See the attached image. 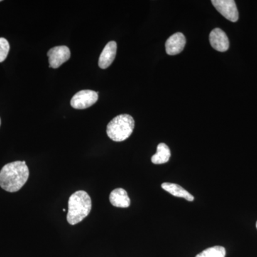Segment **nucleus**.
<instances>
[{
  "label": "nucleus",
  "instance_id": "dca6fc26",
  "mask_svg": "<svg viewBox=\"0 0 257 257\" xmlns=\"http://www.w3.org/2000/svg\"><path fill=\"white\" fill-rule=\"evenodd\" d=\"M0 126H1V119H0Z\"/></svg>",
  "mask_w": 257,
  "mask_h": 257
},
{
  "label": "nucleus",
  "instance_id": "f03ea898",
  "mask_svg": "<svg viewBox=\"0 0 257 257\" xmlns=\"http://www.w3.org/2000/svg\"><path fill=\"white\" fill-rule=\"evenodd\" d=\"M92 209V200L84 191H77L69 197L67 219L69 224L75 225L85 219Z\"/></svg>",
  "mask_w": 257,
  "mask_h": 257
},
{
  "label": "nucleus",
  "instance_id": "7ed1b4c3",
  "mask_svg": "<svg viewBox=\"0 0 257 257\" xmlns=\"http://www.w3.org/2000/svg\"><path fill=\"white\" fill-rule=\"evenodd\" d=\"M135 128V120L128 114H120L111 120L106 126V134L114 142H123L131 136Z\"/></svg>",
  "mask_w": 257,
  "mask_h": 257
},
{
  "label": "nucleus",
  "instance_id": "6e6552de",
  "mask_svg": "<svg viewBox=\"0 0 257 257\" xmlns=\"http://www.w3.org/2000/svg\"><path fill=\"white\" fill-rule=\"evenodd\" d=\"M185 45V37L181 32H177L172 35L166 42V52L169 55H178L183 51Z\"/></svg>",
  "mask_w": 257,
  "mask_h": 257
},
{
  "label": "nucleus",
  "instance_id": "f8f14e48",
  "mask_svg": "<svg viewBox=\"0 0 257 257\" xmlns=\"http://www.w3.org/2000/svg\"><path fill=\"white\" fill-rule=\"evenodd\" d=\"M171 157L170 148L165 143H160L157 146V153L152 157V162L155 165H162L169 162Z\"/></svg>",
  "mask_w": 257,
  "mask_h": 257
},
{
  "label": "nucleus",
  "instance_id": "2eb2a0df",
  "mask_svg": "<svg viewBox=\"0 0 257 257\" xmlns=\"http://www.w3.org/2000/svg\"><path fill=\"white\" fill-rule=\"evenodd\" d=\"M63 211H64V212H65V211H66V209H63Z\"/></svg>",
  "mask_w": 257,
  "mask_h": 257
},
{
  "label": "nucleus",
  "instance_id": "ddd939ff",
  "mask_svg": "<svg viewBox=\"0 0 257 257\" xmlns=\"http://www.w3.org/2000/svg\"><path fill=\"white\" fill-rule=\"evenodd\" d=\"M226 249L221 246H215L204 250L196 257H225Z\"/></svg>",
  "mask_w": 257,
  "mask_h": 257
},
{
  "label": "nucleus",
  "instance_id": "423d86ee",
  "mask_svg": "<svg viewBox=\"0 0 257 257\" xmlns=\"http://www.w3.org/2000/svg\"><path fill=\"white\" fill-rule=\"evenodd\" d=\"M47 56L49 57L50 67L57 69L69 60L71 52L67 46H57L50 49L47 52Z\"/></svg>",
  "mask_w": 257,
  "mask_h": 257
},
{
  "label": "nucleus",
  "instance_id": "a211bd4d",
  "mask_svg": "<svg viewBox=\"0 0 257 257\" xmlns=\"http://www.w3.org/2000/svg\"><path fill=\"white\" fill-rule=\"evenodd\" d=\"M0 2H1V0H0Z\"/></svg>",
  "mask_w": 257,
  "mask_h": 257
},
{
  "label": "nucleus",
  "instance_id": "4468645a",
  "mask_svg": "<svg viewBox=\"0 0 257 257\" xmlns=\"http://www.w3.org/2000/svg\"><path fill=\"white\" fill-rule=\"evenodd\" d=\"M10 44L6 39L0 37V62H4L10 52Z\"/></svg>",
  "mask_w": 257,
  "mask_h": 257
},
{
  "label": "nucleus",
  "instance_id": "0eeeda50",
  "mask_svg": "<svg viewBox=\"0 0 257 257\" xmlns=\"http://www.w3.org/2000/svg\"><path fill=\"white\" fill-rule=\"evenodd\" d=\"M209 42L211 46L218 52H226L229 47L227 35L219 28H215L210 32Z\"/></svg>",
  "mask_w": 257,
  "mask_h": 257
},
{
  "label": "nucleus",
  "instance_id": "9d476101",
  "mask_svg": "<svg viewBox=\"0 0 257 257\" xmlns=\"http://www.w3.org/2000/svg\"><path fill=\"white\" fill-rule=\"evenodd\" d=\"M109 202L111 205L119 208H127L131 204L127 192L122 188L115 189L111 192Z\"/></svg>",
  "mask_w": 257,
  "mask_h": 257
},
{
  "label": "nucleus",
  "instance_id": "39448f33",
  "mask_svg": "<svg viewBox=\"0 0 257 257\" xmlns=\"http://www.w3.org/2000/svg\"><path fill=\"white\" fill-rule=\"evenodd\" d=\"M211 3L226 20L232 23L239 20V12L234 0H212Z\"/></svg>",
  "mask_w": 257,
  "mask_h": 257
},
{
  "label": "nucleus",
  "instance_id": "f3484780",
  "mask_svg": "<svg viewBox=\"0 0 257 257\" xmlns=\"http://www.w3.org/2000/svg\"><path fill=\"white\" fill-rule=\"evenodd\" d=\"M256 229H257V221H256Z\"/></svg>",
  "mask_w": 257,
  "mask_h": 257
},
{
  "label": "nucleus",
  "instance_id": "20e7f679",
  "mask_svg": "<svg viewBox=\"0 0 257 257\" xmlns=\"http://www.w3.org/2000/svg\"><path fill=\"white\" fill-rule=\"evenodd\" d=\"M98 94L99 93L89 89L79 91L71 99V106L77 109H84L90 107L97 101Z\"/></svg>",
  "mask_w": 257,
  "mask_h": 257
},
{
  "label": "nucleus",
  "instance_id": "f257e3e1",
  "mask_svg": "<svg viewBox=\"0 0 257 257\" xmlns=\"http://www.w3.org/2000/svg\"><path fill=\"white\" fill-rule=\"evenodd\" d=\"M30 172L25 161L7 164L0 171V187L8 192L21 189L29 178Z\"/></svg>",
  "mask_w": 257,
  "mask_h": 257
},
{
  "label": "nucleus",
  "instance_id": "1a4fd4ad",
  "mask_svg": "<svg viewBox=\"0 0 257 257\" xmlns=\"http://www.w3.org/2000/svg\"><path fill=\"white\" fill-rule=\"evenodd\" d=\"M116 49H117V45L116 42L111 41L106 44L101 53L99 62H98L99 67L101 69L108 68L112 64L116 57Z\"/></svg>",
  "mask_w": 257,
  "mask_h": 257
},
{
  "label": "nucleus",
  "instance_id": "9b49d317",
  "mask_svg": "<svg viewBox=\"0 0 257 257\" xmlns=\"http://www.w3.org/2000/svg\"><path fill=\"white\" fill-rule=\"evenodd\" d=\"M162 188L175 197L184 198L189 202L194 201V197L192 194L178 184L165 182L162 184Z\"/></svg>",
  "mask_w": 257,
  "mask_h": 257
}]
</instances>
